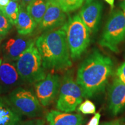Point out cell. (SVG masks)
<instances>
[{"instance_id":"26","label":"cell","mask_w":125,"mask_h":125,"mask_svg":"<svg viewBox=\"0 0 125 125\" xmlns=\"http://www.w3.org/2000/svg\"><path fill=\"white\" fill-rule=\"evenodd\" d=\"M10 1V0H0V10L5 7Z\"/></svg>"},{"instance_id":"19","label":"cell","mask_w":125,"mask_h":125,"mask_svg":"<svg viewBox=\"0 0 125 125\" xmlns=\"http://www.w3.org/2000/svg\"><path fill=\"white\" fill-rule=\"evenodd\" d=\"M65 13L75 11L82 6L83 0H53Z\"/></svg>"},{"instance_id":"16","label":"cell","mask_w":125,"mask_h":125,"mask_svg":"<svg viewBox=\"0 0 125 125\" xmlns=\"http://www.w3.org/2000/svg\"><path fill=\"white\" fill-rule=\"evenodd\" d=\"M37 22L30 15L26 7L19 5V13L15 26L20 35H29L32 34L37 27Z\"/></svg>"},{"instance_id":"8","label":"cell","mask_w":125,"mask_h":125,"mask_svg":"<svg viewBox=\"0 0 125 125\" xmlns=\"http://www.w3.org/2000/svg\"><path fill=\"white\" fill-rule=\"evenodd\" d=\"M61 81L59 74L49 73L45 78L34 84L36 96L43 107L51 105L57 97Z\"/></svg>"},{"instance_id":"27","label":"cell","mask_w":125,"mask_h":125,"mask_svg":"<svg viewBox=\"0 0 125 125\" xmlns=\"http://www.w3.org/2000/svg\"><path fill=\"white\" fill-rule=\"evenodd\" d=\"M34 1V0H20V1L21 2V5L24 6V7H27L28 5H29L31 2Z\"/></svg>"},{"instance_id":"12","label":"cell","mask_w":125,"mask_h":125,"mask_svg":"<svg viewBox=\"0 0 125 125\" xmlns=\"http://www.w3.org/2000/svg\"><path fill=\"white\" fill-rule=\"evenodd\" d=\"M108 109L114 116L125 111V84L117 77L113 79L109 87Z\"/></svg>"},{"instance_id":"33","label":"cell","mask_w":125,"mask_h":125,"mask_svg":"<svg viewBox=\"0 0 125 125\" xmlns=\"http://www.w3.org/2000/svg\"><path fill=\"white\" fill-rule=\"evenodd\" d=\"M10 1H16V2H19V1H20V0H10Z\"/></svg>"},{"instance_id":"5","label":"cell","mask_w":125,"mask_h":125,"mask_svg":"<svg viewBox=\"0 0 125 125\" xmlns=\"http://www.w3.org/2000/svg\"><path fill=\"white\" fill-rule=\"evenodd\" d=\"M20 115L34 118L40 116L42 107L35 93L20 86L13 89L5 96Z\"/></svg>"},{"instance_id":"25","label":"cell","mask_w":125,"mask_h":125,"mask_svg":"<svg viewBox=\"0 0 125 125\" xmlns=\"http://www.w3.org/2000/svg\"><path fill=\"white\" fill-rule=\"evenodd\" d=\"M112 125H125V119L124 118H122L114 120Z\"/></svg>"},{"instance_id":"3","label":"cell","mask_w":125,"mask_h":125,"mask_svg":"<svg viewBox=\"0 0 125 125\" xmlns=\"http://www.w3.org/2000/svg\"><path fill=\"white\" fill-rule=\"evenodd\" d=\"M66 34L71 60L76 61L86 51L90 42V33L79 15L69 18L62 26Z\"/></svg>"},{"instance_id":"23","label":"cell","mask_w":125,"mask_h":125,"mask_svg":"<svg viewBox=\"0 0 125 125\" xmlns=\"http://www.w3.org/2000/svg\"><path fill=\"white\" fill-rule=\"evenodd\" d=\"M116 77L125 84V62L122 64L119 67L117 68L116 72Z\"/></svg>"},{"instance_id":"7","label":"cell","mask_w":125,"mask_h":125,"mask_svg":"<svg viewBox=\"0 0 125 125\" xmlns=\"http://www.w3.org/2000/svg\"><path fill=\"white\" fill-rule=\"evenodd\" d=\"M84 98L82 89L70 73L62 77L56 101V109L60 111L72 112L76 110Z\"/></svg>"},{"instance_id":"10","label":"cell","mask_w":125,"mask_h":125,"mask_svg":"<svg viewBox=\"0 0 125 125\" xmlns=\"http://www.w3.org/2000/svg\"><path fill=\"white\" fill-rule=\"evenodd\" d=\"M24 83L19 74L16 62L2 61L0 66V94H8Z\"/></svg>"},{"instance_id":"13","label":"cell","mask_w":125,"mask_h":125,"mask_svg":"<svg viewBox=\"0 0 125 125\" xmlns=\"http://www.w3.org/2000/svg\"><path fill=\"white\" fill-rule=\"evenodd\" d=\"M26 36H15L4 42L2 45L4 60L16 62L31 43L35 41Z\"/></svg>"},{"instance_id":"14","label":"cell","mask_w":125,"mask_h":125,"mask_svg":"<svg viewBox=\"0 0 125 125\" xmlns=\"http://www.w3.org/2000/svg\"><path fill=\"white\" fill-rule=\"evenodd\" d=\"M48 125H83V118L79 114L51 110L46 115Z\"/></svg>"},{"instance_id":"22","label":"cell","mask_w":125,"mask_h":125,"mask_svg":"<svg viewBox=\"0 0 125 125\" xmlns=\"http://www.w3.org/2000/svg\"><path fill=\"white\" fill-rule=\"evenodd\" d=\"M19 125H46V122L43 119L34 118L21 122Z\"/></svg>"},{"instance_id":"18","label":"cell","mask_w":125,"mask_h":125,"mask_svg":"<svg viewBox=\"0 0 125 125\" xmlns=\"http://www.w3.org/2000/svg\"><path fill=\"white\" fill-rule=\"evenodd\" d=\"M19 9V4L18 2L10 1L8 4L1 9V11L7 16L13 26H15Z\"/></svg>"},{"instance_id":"21","label":"cell","mask_w":125,"mask_h":125,"mask_svg":"<svg viewBox=\"0 0 125 125\" xmlns=\"http://www.w3.org/2000/svg\"><path fill=\"white\" fill-rule=\"evenodd\" d=\"M78 111L81 113L87 115V114H95L96 108L94 104L89 100H86L85 101L82 102L77 108Z\"/></svg>"},{"instance_id":"11","label":"cell","mask_w":125,"mask_h":125,"mask_svg":"<svg viewBox=\"0 0 125 125\" xmlns=\"http://www.w3.org/2000/svg\"><path fill=\"white\" fill-rule=\"evenodd\" d=\"M103 8L101 1L87 0L79 12V16L89 30L91 34H95L98 30Z\"/></svg>"},{"instance_id":"15","label":"cell","mask_w":125,"mask_h":125,"mask_svg":"<svg viewBox=\"0 0 125 125\" xmlns=\"http://www.w3.org/2000/svg\"><path fill=\"white\" fill-rule=\"evenodd\" d=\"M22 115L12 107L5 96H0V125H19Z\"/></svg>"},{"instance_id":"2","label":"cell","mask_w":125,"mask_h":125,"mask_svg":"<svg viewBox=\"0 0 125 125\" xmlns=\"http://www.w3.org/2000/svg\"><path fill=\"white\" fill-rule=\"evenodd\" d=\"M45 70L62 71L72 65L66 34L62 29L44 32L35 40Z\"/></svg>"},{"instance_id":"4","label":"cell","mask_w":125,"mask_h":125,"mask_svg":"<svg viewBox=\"0 0 125 125\" xmlns=\"http://www.w3.org/2000/svg\"><path fill=\"white\" fill-rule=\"evenodd\" d=\"M16 67L19 74L24 83L34 84L46 75L42 64L41 56L35 46V41L16 61Z\"/></svg>"},{"instance_id":"31","label":"cell","mask_w":125,"mask_h":125,"mask_svg":"<svg viewBox=\"0 0 125 125\" xmlns=\"http://www.w3.org/2000/svg\"><path fill=\"white\" fill-rule=\"evenodd\" d=\"M2 38H3V37H2V36H1V35H0V44H1V41H2Z\"/></svg>"},{"instance_id":"24","label":"cell","mask_w":125,"mask_h":125,"mask_svg":"<svg viewBox=\"0 0 125 125\" xmlns=\"http://www.w3.org/2000/svg\"><path fill=\"white\" fill-rule=\"evenodd\" d=\"M101 118V114L98 112L94 115L93 118L90 120L87 125H99L100 119Z\"/></svg>"},{"instance_id":"29","label":"cell","mask_w":125,"mask_h":125,"mask_svg":"<svg viewBox=\"0 0 125 125\" xmlns=\"http://www.w3.org/2000/svg\"><path fill=\"white\" fill-rule=\"evenodd\" d=\"M120 5H121L122 9V11L123 12V13H124V15L125 16V1L121 3Z\"/></svg>"},{"instance_id":"17","label":"cell","mask_w":125,"mask_h":125,"mask_svg":"<svg viewBox=\"0 0 125 125\" xmlns=\"http://www.w3.org/2000/svg\"><path fill=\"white\" fill-rule=\"evenodd\" d=\"M47 8V0H34L26 7L27 12L33 19L39 24Z\"/></svg>"},{"instance_id":"32","label":"cell","mask_w":125,"mask_h":125,"mask_svg":"<svg viewBox=\"0 0 125 125\" xmlns=\"http://www.w3.org/2000/svg\"><path fill=\"white\" fill-rule=\"evenodd\" d=\"M2 59H1V58H0V66H1V64H2Z\"/></svg>"},{"instance_id":"28","label":"cell","mask_w":125,"mask_h":125,"mask_svg":"<svg viewBox=\"0 0 125 125\" xmlns=\"http://www.w3.org/2000/svg\"><path fill=\"white\" fill-rule=\"evenodd\" d=\"M105 1L109 5L111 8V9L114 8V1H115V0H105Z\"/></svg>"},{"instance_id":"1","label":"cell","mask_w":125,"mask_h":125,"mask_svg":"<svg viewBox=\"0 0 125 125\" xmlns=\"http://www.w3.org/2000/svg\"><path fill=\"white\" fill-rule=\"evenodd\" d=\"M114 73V63L109 56L94 50L79 65L76 81L85 98H92L104 92Z\"/></svg>"},{"instance_id":"30","label":"cell","mask_w":125,"mask_h":125,"mask_svg":"<svg viewBox=\"0 0 125 125\" xmlns=\"http://www.w3.org/2000/svg\"><path fill=\"white\" fill-rule=\"evenodd\" d=\"M112 124H113V121L105 122H103L102 124H101L100 125H112Z\"/></svg>"},{"instance_id":"20","label":"cell","mask_w":125,"mask_h":125,"mask_svg":"<svg viewBox=\"0 0 125 125\" xmlns=\"http://www.w3.org/2000/svg\"><path fill=\"white\" fill-rule=\"evenodd\" d=\"M12 24L7 16L0 10V35L5 37L12 28Z\"/></svg>"},{"instance_id":"9","label":"cell","mask_w":125,"mask_h":125,"mask_svg":"<svg viewBox=\"0 0 125 125\" xmlns=\"http://www.w3.org/2000/svg\"><path fill=\"white\" fill-rule=\"evenodd\" d=\"M67 21L65 13L53 0H47V8L38 29L42 32L53 30L62 27Z\"/></svg>"},{"instance_id":"6","label":"cell","mask_w":125,"mask_h":125,"mask_svg":"<svg viewBox=\"0 0 125 125\" xmlns=\"http://www.w3.org/2000/svg\"><path fill=\"white\" fill-rule=\"evenodd\" d=\"M125 40V16L122 10L112 12L106 23L98 43L114 53H118L119 46Z\"/></svg>"}]
</instances>
